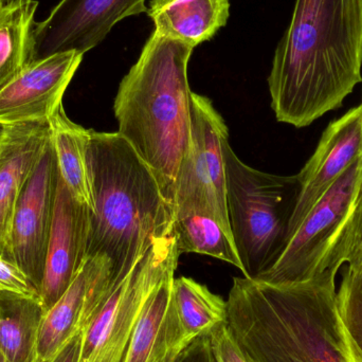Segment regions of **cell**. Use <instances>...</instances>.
<instances>
[{
    "label": "cell",
    "mask_w": 362,
    "mask_h": 362,
    "mask_svg": "<svg viewBox=\"0 0 362 362\" xmlns=\"http://www.w3.org/2000/svg\"><path fill=\"white\" fill-rule=\"evenodd\" d=\"M336 293V312L353 362H362V262L346 264Z\"/></svg>",
    "instance_id": "22"
},
{
    "label": "cell",
    "mask_w": 362,
    "mask_h": 362,
    "mask_svg": "<svg viewBox=\"0 0 362 362\" xmlns=\"http://www.w3.org/2000/svg\"><path fill=\"white\" fill-rule=\"evenodd\" d=\"M180 253L175 233L157 240L133 269L112 280L82 327L78 362H123L148 299L170 274Z\"/></svg>",
    "instance_id": "6"
},
{
    "label": "cell",
    "mask_w": 362,
    "mask_h": 362,
    "mask_svg": "<svg viewBox=\"0 0 362 362\" xmlns=\"http://www.w3.org/2000/svg\"><path fill=\"white\" fill-rule=\"evenodd\" d=\"M210 336L219 362H250L230 333L227 322L213 329Z\"/></svg>",
    "instance_id": "26"
},
{
    "label": "cell",
    "mask_w": 362,
    "mask_h": 362,
    "mask_svg": "<svg viewBox=\"0 0 362 362\" xmlns=\"http://www.w3.org/2000/svg\"><path fill=\"white\" fill-rule=\"evenodd\" d=\"M361 154L362 103L327 127L314 154L297 174L300 189L288 238L306 213Z\"/></svg>",
    "instance_id": "13"
},
{
    "label": "cell",
    "mask_w": 362,
    "mask_h": 362,
    "mask_svg": "<svg viewBox=\"0 0 362 362\" xmlns=\"http://www.w3.org/2000/svg\"><path fill=\"white\" fill-rule=\"evenodd\" d=\"M230 0H152L148 16L157 33L195 49L229 18Z\"/></svg>",
    "instance_id": "16"
},
{
    "label": "cell",
    "mask_w": 362,
    "mask_h": 362,
    "mask_svg": "<svg viewBox=\"0 0 362 362\" xmlns=\"http://www.w3.org/2000/svg\"><path fill=\"white\" fill-rule=\"evenodd\" d=\"M35 0H10L0 11V90L31 64Z\"/></svg>",
    "instance_id": "19"
},
{
    "label": "cell",
    "mask_w": 362,
    "mask_h": 362,
    "mask_svg": "<svg viewBox=\"0 0 362 362\" xmlns=\"http://www.w3.org/2000/svg\"><path fill=\"white\" fill-rule=\"evenodd\" d=\"M0 148H1V144H0Z\"/></svg>",
    "instance_id": "33"
},
{
    "label": "cell",
    "mask_w": 362,
    "mask_h": 362,
    "mask_svg": "<svg viewBox=\"0 0 362 362\" xmlns=\"http://www.w3.org/2000/svg\"><path fill=\"white\" fill-rule=\"evenodd\" d=\"M174 274L168 276L148 299L123 362L150 361L171 304Z\"/></svg>",
    "instance_id": "23"
},
{
    "label": "cell",
    "mask_w": 362,
    "mask_h": 362,
    "mask_svg": "<svg viewBox=\"0 0 362 362\" xmlns=\"http://www.w3.org/2000/svg\"><path fill=\"white\" fill-rule=\"evenodd\" d=\"M361 189L362 154L296 226L276 263L255 280L293 284L329 270L334 245Z\"/></svg>",
    "instance_id": "7"
},
{
    "label": "cell",
    "mask_w": 362,
    "mask_h": 362,
    "mask_svg": "<svg viewBox=\"0 0 362 362\" xmlns=\"http://www.w3.org/2000/svg\"><path fill=\"white\" fill-rule=\"evenodd\" d=\"M11 125L12 124H6V123L0 122V144H2L4 140L6 139V134H8Z\"/></svg>",
    "instance_id": "30"
},
{
    "label": "cell",
    "mask_w": 362,
    "mask_h": 362,
    "mask_svg": "<svg viewBox=\"0 0 362 362\" xmlns=\"http://www.w3.org/2000/svg\"><path fill=\"white\" fill-rule=\"evenodd\" d=\"M112 262L103 255L88 257L61 299L45 313L38 332L35 362H49L66 342L82 331L89 313L112 284Z\"/></svg>",
    "instance_id": "14"
},
{
    "label": "cell",
    "mask_w": 362,
    "mask_h": 362,
    "mask_svg": "<svg viewBox=\"0 0 362 362\" xmlns=\"http://www.w3.org/2000/svg\"><path fill=\"white\" fill-rule=\"evenodd\" d=\"M45 310L40 298L0 291V352L10 362H35Z\"/></svg>",
    "instance_id": "17"
},
{
    "label": "cell",
    "mask_w": 362,
    "mask_h": 362,
    "mask_svg": "<svg viewBox=\"0 0 362 362\" xmlns=\"http://www.w3.org/2000/svg\"><path fill=\"white\" fill-rule=\"evenodd\" d=\"M0 362H10L6 358V356H4L1 352H0Z\"/></svg>",
    "instance_id": "32"
},
{
    "label": "cell",
    "mask_w": 362,
    "mask_h": 362,
    "mask_svg": "<svg viewBox=\"0 0 362 362\" xmlns=\"http://www.w3.org/2000/svg\"><path fill=\"white\" fill-rule=\"evenodd\" d=\"M81 342H82V331L78 332L74 337L70 338L66 342L65 346L49 362H78Z\"/></svg>",
    "instance_id": "29"
},
{
    "label": "cell",
    "mask_w": 362,
    "mask_h": 362,
    "mask_svg": "<svg viewBox=\"0 0 362 362\" xmlns=\"http://www.w3.org/2000/svg\"><path fill=\"white\" fill-rule=\"evenodd\" d=\"M175 362H219L213 349L210 333L199 336L187 344Z\"/></svg>",
    "instance_id": "28"
},
{
    "label": "cell",
    "mask_w": 362,
    "mask_h": 362,
    "mask_svg": "<svg viewBox=\"0 0 362 362\" xmlns=\"http://www.w3.org/2000/svg\"><path fill=\"white\" fill-rule=\"evenodd\" d=\"M225 160L232 238L243 276L257 279L276 263L286 247L299 180L297 175H274L245 165L229 142L225 146Z\"/></svg>",
    "instance_id": "5"
},
{
    "label": "cell",
    "mask_w": 362,
    "mask_h": 362,
    "mask_svg": "<svg viewBox=\"0 0 362 362\" xmlns=\"http://www.w3.org/2000/svg\"><path fill=\"white\" fill-rule=\"evenodd\" d=\"M83 57L82 53L68 51L28 65L0 90V122L48 121L63 104Z\"/></svg>",
    "instance_id": "11"
},
{
    "label": "cell",
    "mask_w": 362,
    "mask_h": 362,
    "mask_svg": "<svg viewBox=\"0 0 362 362\" xmlns=\"http://www.w3.org/2000/svg\"><path fill=\"white\" fill-rule=\"evenodd\" d=\"M87 165V257H107L114 280L129 274L157 240L173 233V208L153 170L118 132L90 129Z\"/></svg>",
    "instance_id": "3"
},
{
    "label": "cell",
    "mask_w": 362,
    "mask_h": 362,
    "mask_svg": "<svg viewBox=\"0 0 362 362\" xmlns=\"http://www.w3.org/2000/svg\"><path fill=\"white\" fill-rule=\"evenodd\" d=\"M191 342L185 337L181 331L171 300L167 318L148 362H175L181 351Z\"/></svg>",
    "instance_id": "25"
},
{
    "label": "cell",
    "mask_w": 362,
    "mask_h": 362,
    "mask_svg": "<svg viewBox=\"0 0 362 362\" xmlns=\"http://www.w3.org/2000/svg\"><path fill=\"white\" fill-rule=\"evenodd\" d=\"M193 50L153 31L114 103L118 133L153 170L172 208L191 129L187 66Z\"/></svg>",
    "instance_id": "4"
},
{
    "label": "cell",
    "mask_w": 362,
    "mask_h": 362,
    "mask_svg": "<svg viewBox=\"0 0 362 362\" xmlns=\"http://www.w3.org/2000/svg\"><path fill=\"white\" fill-rule=\"evenodd\" d=\"M362 0H297L268 76L279 122L302 129L362 81Z\"/></svg>",
    "instance_id": "1"
},
{
    "label": "cell",
    "mask_w": 362,
    "mask_h": 362,
    "mask_svg": "<svg viewBox=\"0 0 362 362\" xmlns=\"http://www.w3.org/2000/svg\"><path fill=\"white\" fill-rule=\"evenodd\" d=\"M0 291L40 298L27 276L14 264L0 257Z\"/></svg>",
    "instance_id": "27"
},
{
    "label": "cell",
    "mask_w": 362,
    "mask_h": 362,
    "mask_svg": "<svg viewBox=\"0 0 362 362\" xmlns=\"http://www.w3.org/2000/svg\"><path fill=\"white\" fill-rule=\"evenodd\" d=\"M229 132L212 101L192 93L189 144L178 172L174 214L208 213L231 231L226 199L225 146Z\"/></svg>",
    "instance_id": "8"
},
{
    "label": "cell",
    "mask_w": 362,
    "mask_h": 362,
    "mask_svg": "<svg viewBox=\"0 0 362 362\" xmlns=\"http://www.w3.org/2000/svg\"><path fill=\"white\" fill-rule=\"evenodd\" d=\"M48 122L59 175L72 195L91 210L87 165L90 129L70 120L63 104L49 118Z\"/></svg>",
    "instance_id": "18"
},
{
    "label": "cell",
    "mask_w": 362,
    "mask_h": 362,
    "mask_svg": "<svg viewBox=\"0 0 362 362\" xmlns=\"http://www.w3.org/2000/svg\"><path fill=\"white\" fill-rule=\"evenodd\" d=\"M356 262H362V189L334 245L329 257V269L338 272L341 266Z\"/></svg>",
    "instance_id": "24"
},
{
    "label": "cell",
    "mask_w": 362,
    "mask_h": 362,
    "mask_svg": "<svg viewBox=\"0 0 362 362\" xmlns=\"http://www.w3.org/2000/svg\"><path fill=\"white\" fill-rule=\"evenodd\" d=\"M336 276L270 284L234 278L227 325L250 362H353L336 312Z\"/></svg>",
    "instance_id": "2"
},
{
    "label": "cell",
    "mask_w": 362,
    "mask_h": 362,
    "mask_svg": "<svg viewBox=\"0 0 362 362\" xmlns=\"http://www.w3.org/2000/svg\"><path fill=\"white\" fill-rule=\"evenodd\" d=\"M173 231L182 253L209 255L231 264L242 272V263L231 231L202 211H182L174 214Z\"/></svg>",
    "instance_id": "21"
},
{
    "label": "cell",
    "mask_w": 362,
    "mask_h": 362,
    "mask_svg": "<svg viewBox=\"0 0 362 362\" xmlns=\"http://www.w3.org/2000/svg\"><path fill=\"white\" fill-rule=\"evenodd\" d=\"M146 0H62L32 37L31 63L57 53L85 54L127 17L148 12Z\"/></svg>",
    "instance_id": "10"
},
{
    "label": "cell",
    "mask_w": 362,
    "mask_h": 362,
    "mask_svg": "<svg viewBox=\"0 0 362 362\" xmlns=\"http://www.w3.org/2000/svg\"><path fill=\"white\" fill-rule=\"evenodd\" d=\"M172 302L181 331L189 341L227 322V301L193 279H174Z\"/></svg>",
    "instance_id": "20"
},
{
    "label": "cell",
    "mask_w": 362,
    "mask_h": 362,
    "mask_svg": "<svg viewBox=\"0 0 362 362\" xmlns=\"http://www.w3.org/2000/svg\"><path fill=\"white\" fill-rule=\"evenodd\" d=\"M59 177L50 138L15 206L4 257L23 272L38 296L44 279Z\"/></svg>",
    "instance_id": "9"
},
{
    "label": "cell",
    "mask_w": 362,
    "mask_h": 362,
    "mask_svg": "<svg viewBox=\"0 0 362 362\" xmlns=\"http://www.w3.org/2000/svg\"><path fill=\"white\" fill-rule=\"evenodd\" d=\"M51 138L48 121L11 125L0 148V257H6L15 206Z\"/></svg>",
    "instance_id": "15"
},
{
    "label": "cell",
    "mask_w": 362,
    "mask_h": 362,
    "mask_svg": "<svg viewBox=\"0 0 362 362\" xmlns=\"http://www.w3.org/2000/svg\"><path fill=\"white\" fill-rule=\"evenodd\" d=\"M8 1H10V0H0V11L4 8V6H6V4H8Z\"/></svg>",
    "instance_id": "31"
},
{
    "label": "cell",
    "mask_w": 362,
    "mask_h": 362,
    "mask_svg": "<svg viewBox=\"0 0 362 362\" xmlns=\"http://www.w3.org/2000/svg\"><path fill=\"white\" fill-rule=\"evenodd\" d=\"M90 209L72 195L59 177L40 299L52 308L74 282L87 259Z\"/></svg>",
    "instance_id": "12"
}]
</instances>
